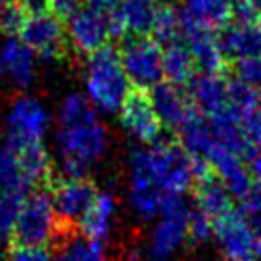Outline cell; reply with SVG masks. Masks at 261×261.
Here are the masks:
<instances>
[{
	"mask_svg": "<svg viewBox=\"0 0 261 261\" xmlns=\"http://www.w3.org/2000/svg\"><path fill=\"white\" fill-rule=\"evenodd\" d=\"M19 4L27 12H39V10H44V4H48V0H19Z\"/></svg>",
	"mask_w": 261,
	"mask_h": 261,
	"instance_id": "cell-38",
	"label": "cell"
},
{
	"mask_svg": "<svg viewBox=\"0 0 261 261\" xmlns=\"http://www.w3.org/2000/svg\"><path fill=\"white\" fill-rule=\"evenodd\" d=\"M179 16L182 21V33H215L227 27L232 19V10L227 0H185Z\"/></svg>",
	"mask_w": 261,
	"mask_h": 261,
	"instance_id": "cell-15",
	"label": "cell"
},
{
	"mask_svg": "<svg viewBox=\"0 0 261 261\" xmlns=\"http://www.w3.org/2000/svg\"><path fill=\"white\" fill-rule=\"evenodd\" d=\"M0 196H2V188H0Z\"/></svg>",
	"mask_w": 261,
	"mask_h": 261,
	"instance_id": "cell-44",
	"label": "cell"
},
{
	"mask_svg": "<svg viewBox=\"0 0 261 261\" xmlns=\"http://www.w3.org/2000/svg\"><path fill=\"white\" fill-rule=\"evenodd\" d=\"M152 104L163 127L179 129L196 114L194 102L185 89L171 83H162L152 90Z\"/></svg>",
	"mask_w": 261,
	"mask_h": 261,
	"instance_id": "cell-16",
	"label": "cell"
},
{
	"mask_svg": "<svg viewBox=\"0 0 261 261\" xmlns=\"http://www.w3.org/2000/svg\"><path fill=\"white\" fill-rule=\"evenodd\" d=\"M50 12L56 14L60 19H69L75 12L83 8V0H48Z\"/></svg>",
	"mask_w": 261,
	"mask_h": 261,
	"instance_id": "cell-36",
	"label": "cell"
},
{
	"mask_svg": "<svg viewBox=\"0 0 261 261\" xmlns=\"http://www.w3.org/2000/svg\"><path fill=\"white\" fill-rule=\"evenodd\" d=\"M27 192H2L0 196V237H12Z\"/></svg>",
	"mask_w": 261,
	"mask_h": 261,
	"instance_id": "cell-29",
	"label": "cell"
},
{
	"mask_svg": "<svg viewBox=\"0 0 261 261\" xmlns=\"http://www.w3.org/2000/svg\"><path fill=\"white\" fill-rule=\"evenodd\" d=\"M253 255H255V261H261V237H257V240H255V252H253Z\"/></svg>",
	"mask_w": 261,
	"mask_h": 261,
	"instance_id": "cell-40",
	"label": "cell"
},
{
	"mask_svg": "<svg viewBox=\"0 0 261 261\" xmlns=\"http://www.w3.org/2000/svg\"><path fill=\"white\" fill-rule=\"evenodd\" d=\"M125 73L137 90H154L163 83V50L155 39L137 37L121 50Z\"/></svg>",
	"mask_w": 261,
	"mask_h": 261,
	"instance_id": "cell-6",
	"label": "cell"
},
{
	"mask_svg": "<svg viewBox=\"0 0 261 261\" xmlns=\"http://www.w3.org/2000/svg\"><path fill=\"white\" fill-rule=\"evenodd\" d=\"M50 130V114L31 96L16 98L6 114V146L25 150L41 146Z\"/></svg>",
	"mask_w": 261,
	"mask_h": 261,
	"instance_id": "cell-4",
	"label": "cell"
},
{
	"mask_svg": "<svg viewBox=\"0 0 261 261\" xmlns=\"http://www.w3.org/2000/svg\"><path fill=\"white\" fill-rule=\"evenodd\" d=\"M87 98L98 114H119L133 92L121 62V52L104 46L87 58L85 65Z\"/></svg>",
	"mask_w": 261,
	"mask_h": 261,
	"instance_id": "cell-3",
	"label": "cell"
},
{
	"mask_svg": "<svg viewBox=\"0 0 261 261\" xmlns=\"http://www.w3.org/2000/svg\"><path fill=\"white\" fill-rule=\"evenodd\" d=\"M259 27H261V16H259Z\"/></svg>",
	"mask_w": 261,
	"mask_h": 261,
	"instance_id": "cell-43",
	"label": "cell"
},
{
	"mask_svg": "<svg viewBox=\"0 0 261 261\" xmlns=\"http://www.w3.org/2000/svg\"><path fill=\"white\" fill-rule=\"evenodd\" d=\"M180 139H182V148L190 158H204V160L213 144L217 142L207 119L198 112L180 127Z\"/></svg>",
	"mask_w": 261,
	"mask_h": 261,
	"instance_id": "cell-24",
	"label": "cell"
},
{
	"mask_svg": "<svg viewBox=\"0 0 261 261\" xmlns=\"http://www.w3.org/2000/svg\"><path fill=\"white\" fill-rule=\"evenodd\" d=\"M19 39L37 56L52 62L64 54L67 31L56 14H52L50 10H39V12L27 14L23 29L19 33Z\"/></svg>",
	"mask_w": 261,
	"mask_h": 261,
	"instance_id": "cell-8",
	"label": "cell"
},
{
	"mask_svg": "<svg viewBox=\"0 0 261 261\" xmlns=\"http://www.w3.org/2000/svg\"><path fill=\"white\" fill-rule=\"evenodd\" d=\"M158 10H160L158 0H123L110 14L112 35L114 37H123V35L144 37L146 33H152Z\"/></svg>",
	"mask_w": 261,
	"mask_h": 261,
	"instance_id": "cell-14",
	"label": "cell"
},
{
	"mask_svg": "<svg viewBox=\"0 0 261 261\" xmlns=\"http://www.w3.org/2000/svg\"><path fill=\"white\" fill-rule=\"evenodd\" d=\"M205 160L210 162L213 169V175L227 187L230 194L242 200L255 185H253L250 173L246 169V162L240 154L234 150L223 146L219 142H215L210 154L205 155Z\"/></svg>",
	"mask_w": 261,
	"mask_h": 261,
	"instance_id": "cell-13",
	"label": "cell"
},
{
	"mask_svg": "<svg viewBox=\"0 0 261 261\" xmlns=\"http://www.w3.org/2000/svg\"><path fill=\"white\" fill-rule=\"evenodd\" d=\"M213 230H215V221H212L200 210H190V215H188V238L192 242H207L213 237Z\"/></svg>",
	"mask_w": 261,
	"mask_h": 261,
	"instance_id": "cell-33",
	"label": "cell"
},
{
	"mask_svg": "<svg viewBox=\"0 0 261 261\" xmlns=\"http://www.w3.org/2000/svg\"><path fill=\"white\" fill-rule=\"evenodd\" d=\"M8 4H10V0H0V12H2V10L6 8Z\"/></svg>",
	"mask_w": 261,
	"mask_h": 261,
	"instance_id": "cell-41",
	"label": "cell"
},
{
	"mask_svg": "<svg viewBox=\"0 0 261 261\" xmlns=\"http://www.w3.org/2000/svg\"><path fill=\"white\" fill-rule=\"evenodd\" d=\"M188 215L190 210L182 200L173 202L155 219L154 228L148 238L146 252L152 261H169L179 252L188 238Z\"/></svg>",
	"mask_w": 261,
	"mask_h": 261,
	"instance_id": "cell-7",
	"label": "cell"
},
{
	"mask_svg": "<svg viewBox=\"0 0 261 261\" xmlns=\"http://www.w3.org/2000/svg\"><path fill=\"white\" fill-rule=\"evenodd\" d=\"M92 8H98V10H104V8H115V6H119L123 0H87Z\"/></svg>",
	"mask_w": 261,
	"mask_h": 261,
	"instance_id": "cell-39",
	"label": "cell"
},
{
	"mask_svg": "<svg viewBox=\"0 0 261 261\" xmlns=\"http://www.w3.org/2000/svg\"><path fill=\"white\" fill-rule=\"evenodd\" d=\"M0 188L2 192H25L29 188L21 171L19 155L10 146L0 148Z\"/></svg>",
	"mask_w": 261,
	"mask_h": 261,
	"instance_id": "cell-26",
	"label": "cell"
},
{
	"mask_svg": "<svg viewBox=\"0 0 261 261\" xmlns=\"http://www.w3.org/2000/svg\"><path fill=\"white\" fill-rule=\"evenodd\" d=\"M8 261H54L48 246L16 244L8 252Z\"/></svg>",
	"mask_w": 261,
	"mask_h": 261,
	"instance_id": "cell-34",
	"label": "cell"
},
{
	"mask_svg": "<svg viewBox=\"0 0 261 261\" xmlns=\"http://www.w3.org/2000/svg\"><path fill=\"white\" fill-rule=\"evenodd\" d=\"M237 81H240L244 87H248L261 100V56L238 62Z\"/></svg>",
	"mask_w": 261,
	"mask_h": 261,
	"instance_id": "cell-31",
	"label": "cell"
},
{
	"mask_svg": "<svg viewBox=\"0 0 261 261\" xmlns=\"http://www.w3.org/2000/svg\"><path fill=\"white\" fill-rule=\"evenodd\" d=\"M228 83L221 73H202L190 83V98L204 117H212L228 104Z\"/></svg>",
	"mask_w": 261,
	"mask_h": 261,
	"instance_id": "cell-19",
	"label": "cell"
},
{
	"mask_svg": "<svg viewBox=\"0 0 261 261\" xmlns=\"http://www.w3.org/2000/svg\"><path fill=\"white\" fill-rule=\"evenodd\" d=\"M96 188L85 177H65L52 190V204L62 223H77L83 219L96 198Z\"/></svg>",
	"mask_w": 261,
	"mask_h": 261,
	"instance_id": "cell-12",
	"label": "cell"
},
{
	"mask_svg": "<svg viewBox=\"0 0 261 261\" xmlns=\"http://www.w3.org/2000/svg\"><path fill=\"white\" fill-rule=\"evenodd\" d=\"M117 212V202L114 194L110 192H98L94 202L90 204L87 213L79 221V228L83 232V238H89L94 242H102L104 238L110 237L112 227L115 221Z\"/></svg>",
	"mask_w": 261,
	"mask_h": 261,
	"instance_id": "cell-20",
	"label": "cell"
},
{
	"mask_svg": "<svg viewBox=\"0 0 261 261\" xmlns=\"http://www.w3.org/2000/svg\"><path fill=\"white\" fill-rule=\"evenodd\" d=\"M27 14L29 12L21 4L10 2L8 6L0 12V33L4 37H19L25 19H27Z\"/></svg>",
	"mask_w": 261,
	"mask_h": 261,
	"instance_id": "cell-32",
	"label": "cell"
},
{
	"mask_svg": "<svg viewBox=\"0 0 261 261\" xmlns=\"http://www.w3.org/2000/svg\"><path fill=\"white\" fill-rule=\"evenodd\" d=\"M187 48L194 58L196 67L202 73H221L225 67V52L221 48L219 37L207 31H187Z\"/></svg>",
	"mask_w": 261,
	"mask_h": 261,
	"instance_id": "cell-21",
	"label": "cell"
},
{
	"mask_svg": "<svg viewBox=\"0 0 261 261\" xmlns=\"http://www.w3.org/2000/svg\"><path fill=\"white\" fill-rule=\"evenodd\" d=\"M242 123L248 139L255 148H261V100L242 114Z\"/></svg>",
	"mask_w": 261,
	"mask_h": 261,
	"instance_id": "cell-35",
	"label": "cell"
},
{
	"mask_svg": "<svg viewBox=\"0 0 261 261\" xmlns=\"http://www.w3.org/2000/svg\"><path fill=\"white\" fill-rule=\"evenodd\" d=\"M58 225L60 219L52 204V196L44 190H35L25 196L12 237L16 244L46 246L56 237Z\"/></svg>",
	"mask_w": 261,
	"mask_h": 261,
	"instance_id": "cell-5",
	"label": "cell"
},
{
	"mask_svg": "<svg viewBox=\"0 0 261 261\" xmlns=\"http://www.w3.org/2000/svg\"><path fill=\"white\" fill-rule=\"evenodd\" d=\"M54 261H108L106 250L100 242L89 240V238H75L69 240L60 250Z\"/></svg>",
	"mask_w": 261,
	"mask_h": 261,
	"instance_id": "cell-27",
	"label": "cell"
},
{
	"mask_svg": "<svg viewBox=\"0 0 261 261\" xmlns=\"http://www.w3.org/2000/svg\"><path fill=\"white\" fill-rule=\"evenodd\" d=\"M67 41L77 52L81 54H94L100 48L108 46L106 42L112 35L110 16L104 14V10L83 6L79 12L67 19Z\"/></svg>",
	"mask_w": 261,
	"mask_h": 261,
	"instance_id": "cell-9",
	"label": "cell"
},
{
	"mask_svg": "<svg viewBox=\"0 0 261 261\" xmlns=\"http://www.w3.org/2000/svg\"><path fill=\"white\" fill-rule=\"evenodd\" d=\"M196 69H198L196 62L187 44L173 42L163 50V77L167 79V83L177 87L192 83L196 77Z\"/></svg>",
	"mask_w": 261,
	"mask_h": 261,
	"instance_id": "cell-23",
	"label": "cell"
},
{
	"mask_svg": "<svg viewBox=\"0 0 261 261\" xmlns=\"http://www.w3.org/2000/svg\"><path fill=\"white\" fill-rule=\"evenodd\" d=\"M196 210H200L212 221H217L223 215H227L228 212H232V194L217 177L198 182Z\"/></svg>",
	"mask_w": 261,
	"mask_h": 261,
	"instance_id": "cell-22",
	"label": "cell"
},
{
	"mask_svg": "<svg viewBox=\"0 0 261 261\" xmlns=\"http://www.w3.org/2000/svg\"><path fill=\"white\" fill-rule=\"evenodd\" d=\"M2 73L16 87H29L35 81L37 54L19 37H6L0 44Z\"/></svg>",
	"mask_w": 261,
	"mask_h": 261,
	"instance_id": "cell-17",
	"label": "cell"
},
{
	"mask_svg": "<svg viewBox=\"0 0 261 261\" xmlns=\"http://www.w3.org/2000/svg\"><path fill=\"white\" fill-rule=\"evenodd\" d=\"M246 162V169L252 177L253 185L255 187H261V150L259 148H253L250 154L244 158Z\"/></svg>",
	"mask_w": 261,
	"mask_h": 261,
	"instance_id": "cell-37",
	"label": "cell"
},
{
	"mask_svg": "<svg viewBox=\"0 0 261 261\" xmlns=\"http://www.w3.org/2000/svg\"><path fill=\"white\" fill-rule=\"evenodd\" d=\"M108 150V129L89 98L67 94L58 110L56 152L65 177H85Z\"/></svg>",
	"mask_w": 261,
	"mask_h": 261,
	"instance_id": "cell-2",
	"label": "cell"
},
{
	"mask_svg": "<svg viewBox=\"0 0 261 261\" xmlns=\"http://www.w3.org/2000/svg\"><path fill=\"white\" fill-rule=\"evenodd\" d=\"M123 129L142 144H155L162 135V121L158 117L152 96L146 90H133L119 112Z\"/></svg>",
	"mask_w": 261,
	"mask_h": 261,
	"instance_id": "cell-10",
	"label": "cell"
},
{
	"mask_svg": "<svg viewBox=\"0 0 261 261\" xmlns=\"http://www.w3.org/2000/svg\"><path fill=\"white\" fill-rule=\"evenodd\" d=\"M19 163H21V171H23L25 182L27 187H35V185H42L50 179L52 173V162L46 152V148L42 146H31L19 150Z\"/></svg>",
	"mask_w": 261,
	"mask_h": 261,
	"instance_id": "cell-25",
	"label": "cell"
},
{
	"mask_svg": "<svg viewBox=\"0 0 261 261\" xmlns=\"http://www.w3.org/2000/svg\"><path fill=\"white\" fill-rule=\"evenodd\" d=\"M152 33L158 42H165V44L177 42L179 35L182 33V21H180L179 12L173 10L171 6H160Z\"/></svg>",
	"mask_w": 261,
	"mask_h": 261,
	"instance_id": "cell-28",
	"label": "cell"
},
{
	"mask_svg": "<svg viewBox=\"0 0 261 261\" xmlns=\"http://www.w3.org/2000/svg\"><path fill=\"white\" fill-rule=\"evenodd\" d=\"M221 48L227 60H250L261 56V27L259 23L237 21L227 25L219 37Z\"/></svg>",
	"mask_w": 261,
	"mask_h": 261,
	"instance_id": "cell-18",
	"label": "cell"
},
{
	"mask_svg": "<svg viewBox=\"0 0 261 261\" xmlns=\"http://www.w3.org/2000/svg\"><path fill=\"white\" fill-rule=\"evenodd\" d=\"M213 237L227 261H255L253 252L257 237L238 212L232 210L215 221Z\"/></svg>",
	"mask_w": 261,
	"mask_h": 261,
	"instance_id": "cell-11",
	"label": "cell"
},
{
	"mask_svg": "<svg viewBox=\"0 0 261 261\" xmlns=\"http://www.w3.org/2000/svg\"><path fill=\"white\" fill-rule=\"evenodd\" d=\"M238 213L255 232V237H261V187H253L240 200Z\"/></svg>",
	"mask_w": 261,
	"mask_h": 261,
	"instance_id": "cell-30",
	"label": "cell"
},
{
	"mask_svg": "<svg viewBox=\"0 0 261 261\" xmlns=\"http://www.w3.org/2000/svg\"><path fill=\"white\" fill-rule=\"evenodd\" d=\"M0 44H2V41H0ZM4 79V73H2V56H0V81Z\"/></svg>",
	"mask_w": 261,
	"mask_h": 261,
	"instance_id": "cell-42",
	"label": "cell"
},
{
	"mask_svg": "<svg viewBox=\"0 0 261 261\" xmlns=\"http://www.w3.org/2000/svg\"><path fill=\"white\" fill-rule=\"evenodd\" d=\"M194 182L182 146L155 142L135 152L129 169V204L140 219H158Z\"/></svg>",
	"mask_w": 261,
	"mask_h": 261,
	"instance_id": "cell-1",
	"label": "cell"
}]
</instances>
